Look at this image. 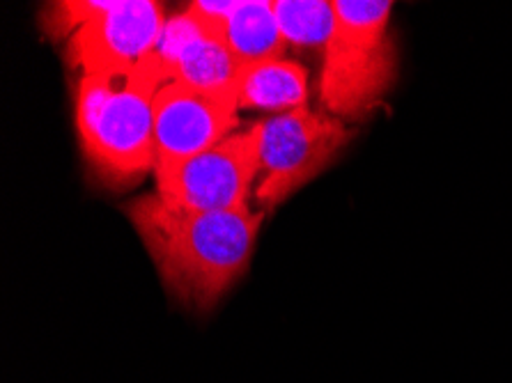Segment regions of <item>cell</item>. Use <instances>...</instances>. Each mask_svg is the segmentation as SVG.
<instances>
[{
    "instance_id": "cell-6",
    "label": "cell",
    "mask_w": 512,
    "mask_h": 383,
    "mask_svg": "<svg viewBox=\"0 0 512 383\" xmlns=\"http://www.w3.org/2000/svg\"><path fill=\"white\" fill-rule=\"evenodd\" d=\"M166 28L154 0H99L92 17L67 42V56L83 76L136 67L157 49Z\"/></svg>"
},
{
    "instance_id": "cell-9",
    "label": "cell",
    "mask_w": 512,
    "mask_h": 383,
    "mask_svg": "<svg viewBox=\"0 0 512 383\" xmlns=\"http://www.w3.org/2000/svg\"><path fill=\"white\" fill-rule=\"evenodd\" d=\"M239 108L258 111H294L306 106L308 72L297 62L271 58L242 65L235 83Z\"/></svg>"
},
{
    "instance_id": "cell-1",
    "label": "cell",
    "mask_w": 512,
    "mask_h": 383,
    "mask_svg": "<svg viewBox=\"0 0 512 383\" xmlns=\"http://www.w3.org/2000/svg\"><path fill=\"white\" fill-rule=\"evenodd\" d=\"M166 287L186 306L207 310L251 262L265 211H196L154 195L127 207Z\"/></svg>"
},
{
    "instance_id": "cell-2",
    "label": "cell",
    "mask_w": 512,
    "mask_h": 383,
    "mask_svg": "<svg viewBox=\"0 0 512 383\" xmlns=\"http://www.w3.org/2000/svg\"><path fill=\"white\" fill-rule=\"evenodd\" d=\"M152 53L136 67L81 76L76 88L85 159L111 186L136 184L157 166L154 97L168 81Z\"/></svg>"
},
{
    "instance_id": "cell-8",
    "label": "cell",
    "mask_w": 512,
    "mask_h": 383,
    "mask_svg": "<svg viewBox=\"0 0 512 383\" xmlns=\"http://www.w3.org/2000/svg\"><path fill=\"white\" fill-rule=\"evenodd\" d=\"M152 56L168 83H182L203 92H235L242 67L226 44L205 35L186 12L166 21Z\"/></svg>"
},
{
    "instance_id": "cell-11",
    "label": "cell",
    "mask_w": 512,
    "mask_h": 383,
    "mask_svg": "<svg viewBox=\"0 0 512 383\" xmlns=\"http://www.w3.org/2000/svg\"><path fill=\"white\" fill-rule=\"evenodd\" d=\"M274 14L287 44L304 49H327L336 12L327 0H271Z\"/></svg>"
},
{
    "instance_id": "cell-3",
    "label": "cell",
    "mask_w": 512,
    "mask_h": 383,
    "mask_svg": "<svg viewBox=\"0 0 512 383\" xmlns=\"http://www.w3.org/2000/svg\"><path fill=\"white\" fill-rule=\"evenodd\" d=\"M389 0H333L336 26L324 49L322 104L333 117H363L391 90L398 53Z\"/></svg>"
},
{
    "instance_id": "cell-4",
    "label": "cell",
    "mask_w": 512,
    "mask_h": 383,
    "mask_svg": "<svg viewBox=\"0 0 512 383\" xmlns=\"http://www.w3.org/2000/svg\"><path fill=\"white\" fill-rule=\"evenodd\" d=\"M352 138L338 117L308 106L258 122V177L255 202L274 209L322 173Z\"/></svg>"
},
{
    "instance_id": "cell-10",
    "label": "cell",
    "mask_w": 512,
    "mask_h": 383,
    "mask_svg": "<svg viewBox=\"0 0 512 383\" xmlns=\"http://www.w3.org/2000/svg\"><path fill=\"white\" fill-rule=\"evenodd\" d=\"M219 39L239 65L281 58L287 44L271 0H235L223 19Z\"/></svg>"
},
{
    "instance_id": "cell-5",
    "label": "cell",
    "mask_w": 512,
    "mask_h": 383,
    "mask_svg": "<svg viewBox=\"0 0 512 383\" xmlns=\"http://www.w3.org/2000/svg\"><path fill=\"white\" fill-rule=\"evenodd\" d=\"M154 175L157 195L168 205L196 211L244 209L258 179V124L189 159L157 163Z\"/></svg>"
},
{
    "instance_id": "cell-7",
    "label": "cell",
    "mask_w": 512,
    "mask_h": 383,
    "mask_svg": "<svg viewBox=\"0 0 512 383\" xmlns=\"http://www.w3.org/2000/svg\"><path fill=\"white\" fill-rule=\"evenodd\" d=\"M237 113V92H203L182 83H164L154 97L157 163L212 150L235 134Z\"/></svg>"
}]
</instances>
